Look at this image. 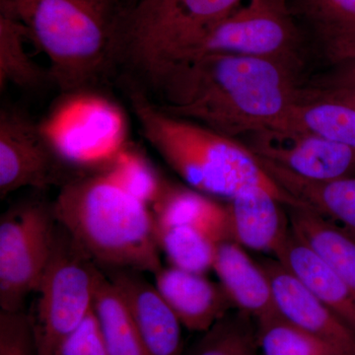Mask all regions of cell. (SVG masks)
I'll list each match as a JSON object with an SVG mask.
<instances>
[{
    "instance_id": "cell-33",
    "label": "cell",
    "mask_w": 355,
    "mask_h": 355,
    "mask_svg": "<svg viewBox=\"0 0 355 355\" xmlns=\"http://www.w3.org/2000/svg\"><path fill=\"white\" fill-rule=\"evenodd\" d=\"M133 1H135V0H132V2H133Z\"/></svg>"
},
{
    "instance_id": "cell-17",
    "label": "cell",
    "mask_w": 355,
    "mask_h": 355,
    "mask_svg": "<svg viewBox=\"0 0 355 355\" xmlns=\"http://www.w3.org/2000/svg\"><path fill=\"white\" fill-rule=\"evenodd\" d=\"M156 225H184L198 229L214 241H231L227 207L210 196L166 182L153 205Z\"/></svg>"
},
{
    "instance_id": "cell-2",
    "label": "cell",
    "mask_w": 355,
    "mask_h": 355,
    "mask_svg": "<svg viewBox=\"0 0 355 355\" xmlns=\"http://www.w3.org/2000/svg\"><path fill=\"white\" fill-rule=\"evenodd\" d=\"M51 210L58 225L107 270L155 275L163 268L150 207L104 172L67 182Z\"/></svg>"
},
{
    "instance_id": "cell-25",
    "label": "cell",
    "mask_w": 355,
    "mask_h": 355,
    "mask_svg": "<svg viewBox=\"0 0 355 355\" xmlns=\"http://www.w3.org/2000/svg\"><path fill=\"white\" fill-rule=\"evenodd\" d=\"M103 172L149 207L157 202L166 184L144 156L123 148L106 164Z\"/></svg>"
},
{
    "instance_id": "cell-1",
    "label": "cell",
    "mask_w": 355,
    "mask_h": 355,
    "mask_svg": "<svg viewBox=\"0 0 355 355\" xmlns=\"http://www.w3.org/2000/svg\"><path fill=\"white\" fill-rule=\"evenodd\" d=\"M297 69L232 53H203L155 86L167 113L234 139L279 132L300 100Z\"/></svg>"
},
{
    "instance_id": "cell-4",
    "label": "cell",
    "mask_w": 355,
    "mask_h": 355,
    "mask_svg": "<svg viewBox=\"0 0 355 355\" xmlns=\"http://www.w3.org/2000/svg\"><path fill=\"white\" fill-rule=\"evenodd\" d=\"M30 38L50 60L62 90L101 78L116 62L123 0H9Z\"/></svg>"
},
{
    "instance_id": "cell-10",
    "label": "cell",
    "mask_w": 355,
    "mask_h": 355,
    "mask_svg": "<svg viewBox=\"0 0 355 355\" xmlns=\"http://www.w3.org/2000/svg\"><path fill=\"white\" fill-rule=\"evenodd\" d=\"M279 316L301 330L355 355V331L277 259L260 261Z\"/></svg>"
},
{
    "instance_id": "cell-5",
    "label": "cell",
    "mask_w": 355,
    "mask_h": 355,
    "mask_svg": "<svg viewBox=\"0 0 355 355\" xmlns=\"http://www.w3.org/2000/svg\"><path fill=\"white\" fill-rule=\"evenodd\" d=\"M102 270L58 224L55 245L30 317L37 355H57L93 309Z\"/></svg>"
},
{
    "instance_id": "cell-32",
    "label": "cell",
    "mask_w": 355,
    "mask_h": 355,
    "mask_svg": "<svg viewBox=\"0 0 355 355\" xmlns=\"http://www.w3.org/2000/svg\"><path fill=\"white\" fill-rule=\"evenodd\" d=\"M303 1V0H289V2H291V6L292 4L298 3V2Z\"/></svg>"
},
{
    "instance_id": "cell-29",
    "label": "cell",
    "mask_w": 355,
    "mask_h": 355,
    "mask_svg": "<svg viewBox=\"0 0 355 355\" xmlns=\"http://www.w3.org/2000/svg\"><path fill=\"white\" fill-rule=\"evenodd\" d=\"M326 57L334 64L355 62V25L317 28Z\"/></svg>"
},
{
    "instance_id": "cell-14",
    "label": "cell",
    "mask_w": 355,
    "mask_h": 355,
    "mask_svg": "<svg viewBox=\"0 0 355 355\" xmlns=\"http://www.w3.org/2000/svg\"><path fill=\"white\" fill-rule=\"evenodd\" d=\"M212 270L236 310L246 313L256 322L277 314L268 275L241 245L220 243Z\"/></svg>"
},
{
    "instance_id": "cell-19",
    "label": "cell",
    "mask_w": 355,
    "mask_h": 355,
    "mask_svg": "<svg viewBox=\"0 0 355 355\" xmlns=\"http://www.w3.org/2000/svg\"><path fill=\"white\" fill-rule=\"evenodd\" d=\"M279 132L316 133L355 150V107L335 100L301 96Z\"/></svg>"
},
{
    "instance_id": "cell-11",
    "label": "cell",
    "mask_w": 355,
    "mask_h": 355,
    "mask_svg": "<svg viewBox=\"0 0 355 355\" xmlns=\"http://www.w3.org/2000/svg\"><path fill=\"white\" fill-rule=\"evenodd\" d=\"M125 300L148 355H182V324L155 284L139 272L109 270L106 273Z\"/></svg>"
},
{
    "instance_id": "cell-22",
    "label": "cell",
    "mask_w": 355,
    "mask_h": 355,
    "mask_svg": "<svg viewBox=\"0 0 355 355\" xmlns=\"http://www.w3.org/2000/svg\"><path fill=\"white\" fill-rule=\"evenodd\" d=\"M158 246L172 266L202 273L214 268L218 243L198 229L184 225H156Z\"/></svg>"
},
{
    "instance_id": "cell-27",
    "label": "cell",
    "mask_w": 355,
    "mask_h": 355,
    "mask_svg": "<svg viewBox=\"0 0 355 355\" xmlns=\"http://www.w3.org/2000/svg\"><path fill=\"white\" fill-rule=\"evenodd\" d=\"M0 355H37L30 317L0 311Z\"/></svg>"
},
{
    "instance_id": "cell-30",
    "label": "cell",
    "mask_w": 355,
    "mask_h": 355,
    "mask_svg": "<svg viewBox=\"0 0 355 355\" xmlns=\"http://www.w3.org/2000/svg\"><path fill=\"white\" fill-rule=\"evenodd\" d=\"M302 97L335 100L355 107V83H318L315 87L302 89Z\"/></svg>"
},
{
    "instance_id": "cell-6",
    "label": "cell",
    "mask_w": 355,
    "mask_h": 355,
    "mask_svg": "<svg viewBox=\"0 0 355 355\" xmlns=\"http://www.w3.org/2000/svg\"><path fill=\"white\" fill-rule=\"evenodd\" d=\"M58 223L51 205L28 202L0 219V308L20 312L38 288L55 245Z\"/></svg>"
},
{
    "instance_id": "cell-16",
    "label": "cell",
    "mask_w": 355,
    "mask_h": 355,
    "mask_svg": "<svg viewBox=\"0 0 355 355\" xmlns=\"http://www.w3.org/2000/svg\"><path fill=\"white\" fill-rule=\"evenodd\" d=\"M275 257L355 331L354 291L293 231Z\"/></svg>"
},
{
    "instance_id": "cell-8",
    "label": "cell",
    "mask_w": 355,
    "mask_h": 355,
    "mask_svg": "<svg viewBox=\"0 0 355 355\" xmlns=\"http://www.w3.org/2000/svg\"><path fill=\"white\" fill-rule=\"evenodd\" d=\"M55 149L32 120L12 109L0 113V198L29 188L44 190L55 179Z\"/></svg>"
},
{
    "instance_id": "cell-23",
    "label": "cell",
    "mask_w": 355,
    "mask_h": 355,
    "mask_svg": "<svg viewBox=\"0 0 355 355\" xmlns=\"http://www.w3.org/2000/svg\"><path fill=\"white\" fill-rule=\"evenodd\" d=\"M258 342L263 355H352L333 343L301 330L279 316L257 321Z\"/></svg>"
},
{
    "instance_id": "cell-31",
    "label": "cell",
    "mask_w": 355,
    "mask_h": 355,
    "mask_svg": "<svg viewBox=\"0 0 355 355\" xmlns=\"http://www.w3.org/2000/svg\"><path fill=\"white\" fill-rule=\"evenodd\" d=\"M320 83L345 84L355 83V62L340 65L336 73L331 74L329 78L323 79Z\"/></svg>"
},
{
    "instance_id": "cell-7",
    "label": "cell",
    "mask_w": 355,
    "mask_h": 355,
    "mask_svg": "<svg viewBox=\"0 0 355 355\" xmlns=\"http://www.w3.org/2000/svg\"><path fill=\"white\" fill-rule=\"evenodd\" d=\"M301 51L302 37L289 0H247L217 26L198 55L232 53L299 70Z\"/></svg>"
},
{
    "instance_id": "cell-3",
    "label": "cell",
    "mask_w": 355,
    "mask_h": 355,
    "mask_svg": "<svg viewBox=\"0 0 355 355\" xmlns=\"http://www.w3.org/2000/svg\"><path fill=\"white\" fill-rule=\"evenodd\" d=\"M128 97L144 137L190 188L228 200L249 189L263 188L286 207H301L266 174L247 146L167 113L139 89H130Z\"/></svg>"
},
{
    "instance_id": "cell-9",
    "label": "cell",
    "mask_w": 355,
    "mask_h": 355,
    "mask_svg": "<svg viewBox=\"0 0 355 355\" xmlns=\"http://www.w3.org/2000/svg\"><path fill=\"white\" fill-rule=\"evenodd\" d=\"M249 147L257 155L305 179L324 181L355 176V150L307 132L254 133Z\"/></svg>"
},
{
    "instance_id": "cell-24",
    "label": "cell",
    "mask_w": 355,
    "mask_h": 355,
    "mask_svg": "<svg viewBox=\"0 0 355 355\" xmlns=\"http://www.w3.org/2000/svg\"><path fill=\"white\" fill-rule=\"evenodd\" d=\"M254 318L236 310L216 322L196 345L193 355H258V331Z\"/></svg>"
},
{
    "instance_id": "cell-12",
    "label": "cell",
    "mask_w": 355,
    "mask_h": 355,
    "mask_svg": "<svg viewBox=\"0 0 355 355\" xmlns=\"http://www.w3.org/2000/svg\"><path fill=\"white\" fill-rule=\"evenodd\" d=\"M231 241L245 249L277 254L291 233L286 205L266 189H249L228 200Z\"/></svg>"
},
{
    "instance_id": "cell-21",
    "label": "cell",
    "mask_w": 355,
    "mask_h": 355,
    "mask_svg": "<svg viewBox=\"0 0 355 355\" xmlns=\"http://www.w3.org/2000/svg\"><path fill=\"white\" fill-rule=\"evenodd\" d=\"M30 37L9 0H1L0 11V87L12 85L34 87L44 79L40 69L26 50Z\"/></svg>"
},
{
    "instance_id": "cell-26",
    "label": "cell",
    "mask_w": 355,
    "mask_h": 355,
    "mask_svg": "<svg viewBox=\"0 0 355 355\" xmlns=\"http://www.w3.org/2000/svg\"><path fill=\"white\" fill-rule=\"evenodd\" d=\"M291 6L315 29L355 25V0H303Z\"/></svg>"
},
{
    "instance_id": "cell-15",
    "label": "cell",
    "mask_w": 355,
    "mask_h": 355,
    "mask_svg": "<svg viewBox=\"0 0 355 355\" xmlns=\"http://www.w3.org/2000/svg\"><path fill=\"white\" fill-rule=\"evenodd\" d=\"M257 156L266 174L301 207L314 210L355 237V176L324 181L305 179Z\"/></svg>"
},
{
    "instance_id": "cell-13",
    "label": "cell",
    "mask_w": 355,
    "mask_h": 355,
    "mask_svg": "<svg viewBox=\"0 0 355 355\" xmlns=\"http://www.w3.org/2000/svg\"><path fill=\"white\" fill-rule=\"evenodd\" d=\"M154 277L161 295L190 331L205 333L235 309L221 284L210 282L202 273L170 266L161 268Z\"/></svg>"
},
{
    "instance_id": "cell-28",
    "label": "cell",
    "mask_w": 355,
    "mask_h": 355,
    "mask_svg": "<svg viewBox=\"0 0 355 355\" xmlns=\"http://www.w3.org/2000/svg\"><path fill=\"white\" fill-rule=\"evenodd\" d=\"M57 355H109L94 308L65 338Z\"/></svg>"
},
{
    "instance_id": "cell-18",
    "label": "cell",
    "mask_w": 355,
    "mask_h": 355,
    "mask_svg": "<svg viewBox=\"0 0 355 355\" xmlns=\"http://www.w3.org/2000/svg\"><path fill=\"white\" fill-rule=\"evenodd\" d=\"M294 234L355 294V237L342 226L305 207H286Z\"/></svg>"
},
{
    "instance_id": "cell-20",
    "label": "cell",
    "mask_w": 355,
    "mask_h": 355,
    "mask_svg": "<svg viewBox=\"0 0 355 355\" xmlns=\"http://www.w3.org/2000/svg\"><path fill=\"white\" fill-rule=\"evenodd\" d=\"M93 308L109 355H148L125 300L103 272L96 287Z\"/></svg>"
}]
</instances>
